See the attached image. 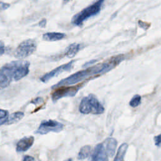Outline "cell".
Segmentation results:
<instances>
[{"label": "cell", "mask_w": 161, "mask_h": 161, "mask_svg": "<svg viewBox=\"0 0 161 161\" xmlns=\"http://www.w3.org/2000/svg\"><path fill=\"white\" fill-rule=\"evenodd\" d=\"M67 161H72V160L71 158H69V159H68Z\"/></svg>", "instance_id": "83f0119b"}, {"label": "cell", "mask_w": 161, "mask_h": 161, "mask_svg": "<svg viewBox=\"0 0 161 161\" xmlns=\"http://www.w3.org/2000/svg\"><path fill=\"white\" fill-rule=\"evenodd\" d=\"M47 24V19H42L39 23H38V26L41 28H45Z\"/></svg>", "instance_id": "cb8c5ba5"}, {"label": "cell", "mask_w": 161, "mask_h": 161, "mask_svg": "<svg viewBox=\"0 0 161 161\" xmlns=\"http://www.w3.org/2000/svg\"><path fill=\"white\" fill-rule=\"evenodd\" d=\"M97 60H91V61H89V62H86L84 65V66L83 67H88V66H89L90 65H91V64H94V62H96Z\"/></svg>", "instance_id": "484cf974"}, {"label": "cell", "mask_w": 161, "mask_h": 161, "mask_svg": "<svg viewBox=\"0 0 161 161\" xmlns=\"http://www.w3.org/2000/svg\"><path fill=\"white\" fill-rule=\"evenodd\" d=\"M66 35L60 32H48L43 35V39L45 41L54 42L60 40L65 37Z\"/></svg>", "instance_id": "7c38bea8"}, {"label": "cell", "mask_w": 161, "mask_h": 161, "mask_svg": "<svg viewBox=\"0 0 161 161\" xmlns=\"http://www.w3.org/2000/svg\"><path fill=\"white\" fill-rule=\"evenodd\" d=\"M30 62L26 60H16L8 63L0 69V89L8 87L12 81H17L29 72Z\"/></svg>", "instance_id": "7a4b0ae2"}, {"label": "cell", "mask_w": 161, "mask_h": 161, "mask_svg": "<svg viewBox=\"0 0 161 161\" xmlns=\"http://www.w3.org/2000/svg\"><path fill=\"white\" fill-rule=\"evenodd\" d=\"M138 25L143 29L144 30H147L149 28L150 24V23H147L145 22H143L142 21H138Z\"/></svg>", "instance_id": "ffe728a7"}, {"label": "cell", "mask_w": 161, "mask_h": 161, "mask_svg": "<svg viewBox=\"0 0 161 161\" xmlns=\"http://www.w3.org/2000/svg\"><path fill=\"white\" fill-rule=\"evenodd\" d=\"M91 147L89 145H85L82 147L78 154V158L79 160L85 159L87 157H88L91 153Z\"/></svg>", "instance_id": "2e32d148"}, {"label": "cell", "mask_w": 161, "mask_h": 161, "mask_svg": "<svg viewBox=\"0 0 161 161\" xmlns=\"http://www.w3.org/2000/svg\"><path fill=\"white\" fill-rule=\"evenodd\" d=\"M153 140H154L155 146H157V147L161 146V134L154 136Z\"/></svg>", "instance_id": "d6986e66"}, {"label": "cell", "mask_w": 161, "mask_h": 161, "mask_svg": "<svg viewBox=\"0 0 161 161\" xmlns=\"http://www.w3.org/2000/svg\"><path fill=\"white\" fill-rule=\"evenodd\" d=\"M79 111L82 114H100L104 113V108L97 97L92 94L83 97L79 104Z\"/></svg>", "instance_id": "277c9868"}, {"label": "cell", "mask_w": 161, "mask_h": 161, "mask_svg": "<svg viewBox=\"0 0 161 161\" xmlns=\"http://www.w3.org/2000/svg\"><path fill=\"white\" fill-rule=\"evenodd\" d=\"M103 144L108 156L111 157H113L115 153L116 148L117 146L116 140L114 138L109 137L104 140Z\"/></svg>", "instance_id": "8fae6325"}, {"label": "cell", "mask_w": 161, "mask_h": 161, "mask_svg": "<svg viewBox=\"0 0 161 161\" xmlns=\"http://www.w3.org/2000/svg\"><path fill=\"white\" fill-rule=\"evenodd\" d=\"M23 116H24V113H23L22 111L14 112L8 117L6 125H10V124H13L16 122H18L21 118H23Z\"/></svg>", "instance_id": "9a60e30c"}, {"label": "cell", "mask_w": 161, "mask_h": 161, "mask_svg": "<svg viewBox=\"0 0 161 161\" xmlns=\"http://www.w3.org/2000/svg\"><path fill=\"white\" fill-rule=\"evenodd\" d=\"M80 48V45L77 43H73L69 45L65 50L64 54L68 58H73L78 53Z\"/></svg>", "instance_id": "4fadbf2b"}, {"label": "cell", "mask_w": 161, "mask_h": 161, "mask_svg": "<svg viewBox=\"0 0 161 161\" xmlns=\"http://www.w3.org/2000/svg\"><path fill=\"white\" fill-rule=\"evenodd\" d=\"M34 137L33 136H25L18 141L16 144V150L18 152H26L28 150L34 143Z\"/></svg>", "instance_id": "30bf717a"}, {"label": "cell", "mask_w": 161, "mask_h": 161, "mask_svg": "<svg viewBox=\"0 0 161 161\" xmlns=\"http://www.w3.org/2000/svg\"><path fill=\"white\" fill-rule=\"evenodd\" d=\"M6 51V47L3 41H0V56L3 55Z\"/></svg>", "instance_id": "603a6c76"}, {"label": "cell", "mask_w": 161, "mask_h": 161, "mask_svg": "<svg viewBox=\"0 0 161 161\" xmlns=\"http://www.w3.org/2000/svg\"><path fill=\"white\" fill-rule=\"evenodd\" d=\"M9 6H10L9 4L0 1V11L7 9L8 8H9Z\"/></svg>", "instance_id": "7402d4cb"}, {"label": "cell", "mask_w": 161, "mask_h": 161, "mask_svg": "<svg viewBox=\"0 0 161 161\" xmlns=\"http://www.w3.org/2000/svg\"><path fill=\"white\" fill-rule=\"evenodd\" d=\"M118 63L115 62L113 58H111L108 62L97 64L95 65L87 67L86 69L78 71L60 80L52 87V89H55L61 86L76 84L89 77H91L92 76L106 73L112 69Z\"/></svg>", "instance_id": "6da1fadb"}, {"label": "cell", "mask_w": 161, "mask_h": 161, "mask_svg": "<svg viewBox=\"0 0 161 161\" xmlns=\"http://www.w3.org/2000/svg\"><path fill=\"white\" fill-rule=\"evenodd\" d=\"M104 1L105 0H96L94 3L75 14L72 18L71 23L75 26H81L84 21L97 14L100 12Z\"/></svg>", "instance_id": "3957f363"}, {"label": "cell", "mask_w": 161, "mask_h": 161, "mask_svg": "<svg viewBox=\"0 0 161 161\" xmlns=\"http://www.w3.org/2000/svg\"><path fill=\"white\" fill-rule=\"evenodd\" d=\"M74 60H72L65 64L61 65L57 67L55 69L51 70L49 72H47V74H45L43 76H42L40 77V80L42 82L45 83V82H48V80H50L53 77H56L58 75L60 74L62 72L70 70L72 68V64H74Z\"/></svg>", "instance_id": "ba28073f"}, {"label": "cell", "mask_w": 161, "mask_h": 161, "mask_svg": "<svg viewBox=\"0 0 161 161\" xmlns=\"http://www.w3.org/2000/svg\"><path fill=\"white\" fill-rule=\"evenodd\" d=\"M36 49V43L34 40L28 39L23 41L16 48L14 55L17 58H26L33 53Z\"/></svg>", "instance_id": "8992f818"}, {"label": "cell", "mask_w": 161, "mask_h": 161, "mask_svg": "<svg viewBox=\"0 0 161 161\" xmlns=\"http://www.w3.org/2000/svg\"><path fill=\"white\" fill-rule=\"evenodd\" d=\"M103 143L97 144L93 151L91 161H108V156Z\"/></svg>", "instance_id": "9c48e42d"}, {"label": "cell", "mask_w": 161, "mask_h": 161, "mask_svg": "<svg viewBox=\"0 0 161 161\" xmlns=\"http://www.w3.org/2000/svg\"><path fill=\"white\" fill-rule=\"evenodd\" d=\"M128 147V145L126 143H123V144H121L118 150V152L114 159V161H122L126 152Z\"/></svg>", "instance_id": "5bb4252c"}, {"label": "cell", "mask_w": 161, "mask_h": 161, "mask_svg": "<svg viewBox=\"0 0 161 161\" xmlns=\"http://www.w3.org/2000/svg\"><path fill=\"white\" fill-rule=\"evenodd\" d=\"M83 86L84 84L81 83L73 86H61L56 88L55 91L52 94V101L55 103L57 101L59 100L61 98L74 96L79 91V89L82 87Z\"/></svg>", "instance_id": "5b68a950"}, {"label": "cell", "mask_w": 161, "mask_h": 161, "mask_svg": "<svg viewBox=\"0 0 161 161\" xmlns=\"http://www.w3.org/2000/svg\"><path fill=\"white\" fill-rule=\"evenodd\" d=\"M141 103V96L139 94L135 95L130 101V105L131 107H136Z\"/></svg>", "instance_id": "ac0fdd59"}, {"label": "cell", "mask_w": 161, "mask_h": 161, "mask_svg": "<svg viewBox=\"0 0 161 161\" xmlns=\"http://www.w3.org/2000/svg\"><path fill=\"white\" fill-rule=\"evenodd\" d=\"M70 0H64V3H67V2H68V1H69Z\"/></svg>", "instance_id": "4316f807"}, {"label": "cell", "mask_w": 161, "mask_h": 161, "mask_svg": "<svg viewBox=\"0 0 161 161\" xmlns=\"http://www.w3.org/2000/svg\"><path fill=\"white\" fill-rule=\"evenodd\" d=\"M23 161H34V158L30 155H25L23 158Z\"/></svg>", "instance_id": "d4e9b609"}, {"label": "cell", "mask_w": 161, "mask_h": 161, "mask_svg": "<svg viewBox=\"0 0 161 161\" xmlns=\"http://www.w3.org/2000/svg\"><path fill=\"white\" fill-rule=\"evenodd\" d=\"M43 99L42 97H38L35 98V99L32 100V101H31V103L34 104H35V105H37V104H40V103H43Z\"/></svg>", "instance_id": "44dd1931"}, {"label": "cell", "mask_w": 161, "mask_h": 161, "mask_svg": "<svg viewBox=\"0 0 161 161\" xmlns=\"http://www.w3.org/2000/svg\"><path fill=\"white\" fill-rule=\"evenodd\" d=\"M8 117V111L7 110L0 109V126L3 125H6Z\"/></svg>", "instance_id": "e0dca14e"}, {"label": "cell", "mask_w": 161, "mask_h": 161, "mask_svg": "<svg viewBox=\"0 0 161 161\" xmlns=\"http://www.w3.org/2000/svg\"><path fill=\"white\" fill-rule=\"evenodd\" d=\"M63 128L64 125L60 122L52 119L44 120L42 121L35 133L40 135H45L50 131L60 132Z\"/></svg>", "instance_id": "52a82bcc"}]
</instances>
